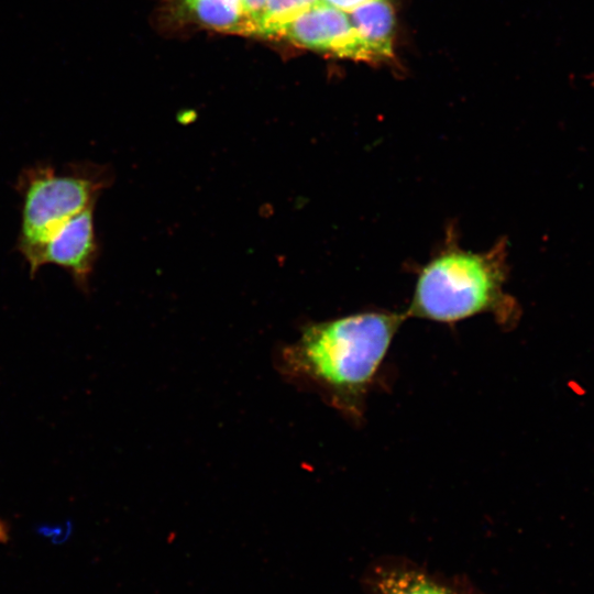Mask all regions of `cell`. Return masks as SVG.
<instances>
[{"instance_id": "cell-4", "label": "cell", "mask_w": 594, "mask_h": 594, "mask_svg": "<svg viewBox=\"0 0 594 594\" xmlns=\"http://www.w3.org/2000/svg\"><path fill=\"white\" fill-rule=\"evenodd\" d=\"M273 36L337 57L369 62L366 50L352 26L348 12L322 0L285 22Z\"/></svg>"}, {"instance_id": "cell-1", "label": "cell", "mask_w": 594, "mask_h": 594, "mask_svg": "<svg viewBox=\"0 0 594 594\" xmlns=\"http://www.w3.org/2000/svg\"><path fill=\"white\" fill-rule=\"evenodd\" d=\"M405 315L366 311L306 327L287 352L289 367L321 388L352 419L366 395Z\"/></svg>"}, {"instance_id": "cell-9", "label": "cell", "mask_w": 594, "mask_h": 594, "mask_svg": "<svg viewBox=\"0 0 594 594\" xmlns=\"http://www.w3.org/2000/svg\"><path fill=\"white\" fill-rule=\"evenodd\" d=\"M267 0H242L245 13L252 19V21L258 28V35L261 31L262 21L266 11Z\"/></svg>"}, {"instance_id": "cell-3", "label": "cell", "mask_w": 594, "mask_h": 594, "mask_svg": "<svg viewBox=\"0 0 594 594\" xmlns=\"http://www.w3.org/2000/svg\"><path fill=\"white\" fill-rule=\"evenodd\" d=\"M111 178L105 166L89 162L70 163L61 170L36 164L20 173L15 184L21 197L16 249L31 276L37 273V256L48 237L66 220L96 205Z\"/></svg>"}, {"instance_id": "cell-8", "label": "cell", "mask_w": 594, "mask_h": 594, "mask_svg": "<svg viewBox=\"0 0 594 594\" xmlns=\"http://www.w3.org/2000/svg\"><path fill=\"white\" fill-rule=\"evenodd\" d=\"M318 0H267L260 35L273 36L275 31Z\"/></svg>"}, {"instance_id": "cell-7", "label": "cell", "mask_w": 594, "mask_h": 594, "mask_svg": "<svg viewBox=\"0 0 594 594\" xmlns=\"http://www.w3.org/2000/svg\"><path fill=\"white\" fill-rule=\"evenodd\" d=\"M375 594H457L427 572L405 563L378 565L371 575Z\"/></svg>"}, {"instance_id": "cell-11", "label": "cell", "mask_w": 594, "mask_h": 594, "mask_svg": "<svg viewBox=\"0 0 594 594\" xmlns=\"http://www.w3.org/2000/svg\"><path fill=\"white\" fill-rule=\"evenodd\" d=\"M201 1L227 3L237 8H242L244 10L242 0H201Z\"/></svg>"}, {"instance_id": "cell-12", "label": "cell", "mask_w": 594, "mask_h": 594, "mask_svg": "<svg viewBox=\"0 0 594 594\" xmlns=\"http://www.w3.org/2000/svg\"><path fill=\"white\" fill-rule=\"evenodd\" d=\"M8 534L3 524L0 521V542L7 540Z\"/></svg>"}, {"instance_id": "cell-10", "label": "cell", "mask_w": 594, "mask_h": 594, "mask_svg": "<svg viewBox=\"0 0 594 594\" xmlns=\"http://www.w3.org/2000/svg\"><path fill=\"white\" fill-rule=\"evenodd\" d=\"M342 11L349 12L362 3L371 0H322Z\"/></svg>"}, {"instance_id": "cell-6", "label": "cell", "mask_w": 594, "mask_h": 594, "mask_svg": "<svg viewBox=\"0 0 594 594\" xmlns=\"http://www.w3.org/2000/svg\"><path fill=\"white\" fill-rule=\"evenodd\" d=\"M350 22L363 43L369 62L393 56L395 12L388 0H371L348 12Z\"/></svg>"}, {"instance_id": "cell-5", "label": "cell", "mask_w": 594, "mask_h": 594, "mask_svg": "<svg viewBox=\"0 0 594 594\" xmlns=\"http://www.w3.org/2000/svg\"><path fill=\"white\" fill-rule=\"evenodd\" d=\"M90 206L61 224L44 242L36 272L47 264L65 270L81 289H87L98 257L94 210Z\"/></svg>"}, {"instance_id": "cell-2", "label": "cell", "mask_w": 594, "mask_h": 594, "mask_svg": "<svg viewBox=\"0 0 594 594\" xmlns=\"http://www.w3.org/2000/svg\"><path fill=\"white\" fill-rule=\"evenodd\" d=\"M506 245L476 253L447 246L432 257L417 278L406 316L452 323L491 312L503 326H515L519 306L504 292Z\"/></svg>"}]
</instances>
